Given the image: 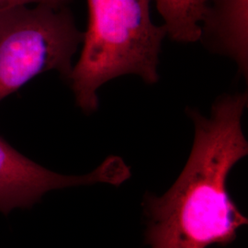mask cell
<instances>
[{"instance_id": "1", "label": "cell", "mask_w": 248, "mask_h": 248, "mask_svg": "<svg viewBox=\"0 0 248 248\" xmlns=\"http://www.w3.org/2000/svg\"><path fill=\"white\" fill-rule=\"evenodd\" d=\"M248 103L247 92H235L216 98L208 116L186 108L194 140L185 168L166 194L145 197L151 248L225 246L248 224L226 187L231 170L248 155L242 129Z\"/></svg>"}, {"instance_id": "2", "label": "cell", "mask_w": 248, "mask_h": 248, "mask_svg": "<svg viewBox=\"0 0 248 248\" xmlns=\"http://www.w3.org/2000/svg\"><path fill=\"white\" fill-rule=\"evenodd\" d=\"M89 20L82 51L68 78L78 107L92 114L98 91L110 80L135 75L147 85L160 79L158 66L164 25H155L151 0H87Z\"/></svg>"}, {"instance_id": "3", "label": "cell", "mask_w": 248, "mask_h": 248, "mask_svg": "<svg viewBox=\"0 0 248 248\" xmlns=\"http://www.w3.org/2000/svg\"><path fill=\"white\" fill-rule=\"evenodd\" d=\"M82 40L67 7L22 6L0 12V102L45 72L68 79Z\"/></svg>"}, {"instance_id": "4", "label": "cell", "mask_w": 248, "mask_h": 248, "mask_svg": "<svg viewBox=\"0 0 248 248\" xmlns=\"http://www.w3.org/2000/svg\"><path fill=\"white\" fill-rule=\"evenodd\" d=\"M131 177V169L119 156H109L92 172L66 176L36 164L0 137V212L31 208L55 189L106 183L120 186Z\"/></svg>"}, {"instance_id": "5", "label": "cell", "mask_w": 248, "mask_h": 248, "mask_svg": "<svg viewBox=\"0 0 248 248\" xmlns=\"http://www.w3.org/2000/svg\"><path fill=\"white\" fill-rule=\"evenodd\" d=\"M200 42L230 58L248 78V0H205Z\"/></svg>"}, {"instance_id": "6", "label": "cell", "mask_w": 248, "mask_h": 248, "mask_svg": "<svg viewBox=\"0 0 248 248\" xmlns=\"http://www.w3.org/2000/svg\"><path fill=\"white\" fill-rule=\"evenodd\" d=\"M168 36L191 44L200 41L205 0H155Z\"/></svg>"}, {"instance_id": "7", "label": "cell", "mask_w": 248, "mask_h": 248, "mask_svg": "<svg viewBox=\"0 0 248 248\" xmlns=\"http://www.w3.org/2000/svg\"><path fill=\"white\" fill-rule=\"evenodd\" d=\"M72 0H0V12L22 6L45 5L52 8H63Z\"/></svg>"}]
</instances>
